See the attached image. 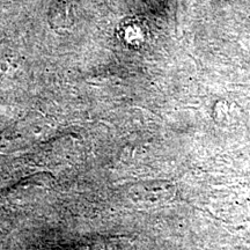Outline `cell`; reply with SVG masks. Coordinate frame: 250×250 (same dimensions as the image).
<instances>
[{"label": "cell", "instance_id": "2", "mask_svg": "<svg viewBox=\"0 0 250 250\" xmlns=\"http://www.w3.org/2000/svg\"><path fill=\"white\" fill-rule=\"evenodd\" d=\"M54 22H58L61 26H68L71 23L70 9L65 7L64 2H59L58 6H54Z\"/></svg>", "mask_w": 250, "mask_h": 250}, {"label": "cell", "instance_id": "1", "mask_svg": "<svg viewBox=\"0 0 250 250\" xmlns=\"http://www.w3.org/2000/svg\"><path fill=\"white\" fill-rule=\"evenodd\" d=\"M123 39L127 44H136L143 40V28L138 23L126 22L123 26Z\"/></svg>", "mask_w": 250, "mask_h": 250}]
</instances>
